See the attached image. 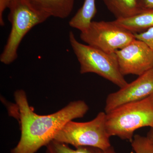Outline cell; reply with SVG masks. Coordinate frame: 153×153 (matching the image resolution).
I'll list each match as a JSON object with an SVG mask.
<instances>
[{
    "instance_id": "obj_1",
    "label": "cell",
    "mask_w": 153,
    "mask_h": 153,
    "mask_svg": "<svg viewBox=\"0 0 153 153\" xmlns=\"http://www.w3.org/2000/svg\"><path fill=\"white\" fill-rule=\"evenodd\" d=\"M17 117L21 128V137L11 153H36L54 140L60 129L70 121L82 118L89 107L83 100L72 101L52 114L36 113L28 102L25 91L14 93Z\"/></svg>"
},
{
    "instance_id": "obj_2",
    "label": "cell",
    "mask_w": 153,
    "mask_h": 153,
    "mask_svg": "<svg viewBox=\"0 0 153 153\" xmlns=\"http://www.w3.org/2000/svg\"><path fill=\"white\" fill-rule=\"evenodd\" d=\"M106 127L110 137H117L131 142L137 130L144 127L153 128V95L107 113Z\"/></svg>"
},
{
    "instance_id": "obj_3",
    "label": "cell",
    "mask_w": 153,
    "mask_h": 153,
    "mask_svg": "<svg viewBox=\"0 0 153 153\" xmlns=\"http://www.w3.org/2000/svg\"><path fill=\"white\" fill-rule=\"evenodd\" d=\"M8 19L12 27L2 53L1 62L9 65L18 57V49L27 33L36 25L46 21L49 16L36 10L28 0H10Z\"/></svg>"
},
{
    "instance_id": "obj_4",
    "label": "cell",
    "mask_w": 153,
    "mask_h": 153,
    "mask_svg": "<svg viewBox=\"0 0 153 153\" xmlns=\"http://www.w3.org/2000/svg\"><path fill=\"white\" fill-rule=\"evenodd\" d=\"M69 40L71 48L80 65V73H94L122 88L128 84L121 73L117 55L109 53L76 40L70 31Z\"/></svg>"
},
{
    "instance_id": "obj_5",
    "label": "cell",
    "mask_w": 153,
    "mask_h": 153,
    "mask_svg": "<svg viewBox=\"0 0 153 153\" xmlns=\"http://www.w3.org/2000/svg\"><path fill=\"white\" fill-rule=\"evenodd\" d=\"M106 114L100 112L86 122L70 121L56 134L54 140L73 146H92L105 149L111 146L106 127Z\"/></svg>"
},
{
    "instance_id": "obj_6",
    "label": "cell",
    "mask_w": 153,
    "mask_h": 153,
    "mask_svg": "<svg viewBox=\"0 0 153 153\" xmlns=\"http://www.w3.org/2000/svg\"><path fill=\"white\" fill-rule=\"evenodd\" d=\"M80 38L87 45L107 53H115L136 39L134 35L112 22H91Z\"/></svg>"
},
{
    "instance_id": "obj_7",
    "label": "cell",
    "mask_w": 153,
    "mask_h": 153,
    "mask_svg": "<svg viewBox=\"0 0 153 153\" xmlns=\"http://www.w3.org/2000/svg\"><path fill=\"white\" fill-rule=\"evenodd\" d=\"M121 73L139 76L153 68V51L143 41L135 39L115 52Z\"/></svg>"
},
{
    "instance_id": "obj_8",
    "label": "cell",
    "mask_w": 153,
    "mask_h": 153,
    "mask_svg": "<svg viewBox=\"0 0 153 153\" xmlns=\"http://www.w3.org/2000/svg\"><path fill=\"white\" fill-rule=\"evenodd\" d=\"M153 95V68L107 97L105 112L131 102L141 101Z\"/></svg>"
},
{
    "instance_id": "obj_9",
    "label": "cell",
    "mask_w": 153,
    "mask_h": 153,
    "mask_svg": "<svg viewBox=\"0 0 153 153\" xmlns=\"http://www.w3.org/2000/svg\"><path fill=\"white\" fill-rule=\"evenodd\" d=\"M75 0H28L36 10L49 17L67 18L74 7Z\"/></svg>"
},
{
    "instance_id": "obj_10",
    "label": "cell",
    "mask_w": 153,
    "mask_h": 153,
    "mask_svg": "<svg viewBox=\"0 0 153 153\" xmlns=\"http://www.w3.org/2000/svg\"><path fill=\"white\" fill-rule=\"evenodd\" d=\"M113 22L133 34L143 33L153 27V9L143 10L133 16Z\"/></svg>"
},
{
    "instance_id": "obj_11",
    "label": "cell",
    "mask_w": 153,
    "mask_h": 153,
    "mask_svg": "<svg viewBox=\"0 0 153 153\" xmlns=\"http://www.w3.org/2000/svg\"><path fill=\"white\" fill-rule=\"evenodd\" d=\"M97 13L95 0H85L82 7L69 21V26L80 33L84 32L89 27Z\"/></svg>"
},
{
    "instance_id": "obj_12",
    "label": "cell",
    "mask_w": 153,
    "mask_h": 153,
    "mask_svg": "<svg viewBox=\"0 0 153 153\" xmlns=\"http://www.w3.org/2000/svg\"><path fill=\"white\" fill-rule=\"evenodd\" d=\"M116 19H126L141 11L138 0H102Z\"/></svg>"
},
{
    "instance_id": "obj_13",
    "label": "cell",
    "mask_w": 153,
    "mask_h": 153,
    "mask_svg": "<svg viewBox=\"0 0 153 153\" xmlns=\"http://www.w3.org/2000/svg\"><path fill=\"white\" fill-rule=\"evenodd\" d=\"M46 147V153H117L112 146L105 149L92 146H80L73 149L67 144L54 140Z\"/></svg>"
},
{
    "instance_id": "obj_14",
    "label": "cell",
    "mask_w": 153,
    "mask_h": 153,
    "mask_svg": "<svg viewBox=\"0 0 153 153\" xmlns=\"http://www.w3.org/2000/svg\"><path fill=\"white\" fill-rule=\"evenodd\" d=\"M131 143L135 153H153V143L147 137L135 135Z\"/></svg>"
},
{
    "instance_id": "obj_15",
    "label": "cell",
    "mask_w": 153,
    "mask_h": 153,
    "mask_svg": "<svg viewBox=\"0 0 153 153\" xmlns=\"http://www.w3.org/2000/svg\"><path fill=\"white\" fill-rule=\"evenodd\" d=\"M134 35L136 39L143 41L153 51V27L143 33Z\"/></svg>"
},
{
    "instance_id": "obj_16",
    "label": "cell",
    "mask_w": 153,
    "mask_h": 153,
    "mask_svg": "<svg viewBox=\"0 0 153 153\" xmlns=\"http://www.w3.org/2000/svg\"><path fill=\"white\" fill-rule=\"evenodd\" d=\"M10 0H0V25L2 27L4 26L3 19V13L6 9L7 8L8 4Z\"/></svg>"
},
{
    "instance_id": "obj_17",
    "label": "cell",
    "mask_w": 153,
    "mask_h": 153,
    "mask_svg": "<svg viewBox=\"0 0 153 153\" xmlns=\"http://www.w3.org/2000/svg\"><path fill=\"white\" fill-rule=\"evenodd\" d=\"M140 8L142 10L153 9V0H138Z\"/></svg>"
},
{
    "instance_id": "obj_18",
    "label": "cell",
    "mask_w": 153,
    "mask_h": 153,
    "mask_svg": "<svg viewBox=\"0 0 153 153\" xmlns=\"http://www.w3.org/2000/svg\"><path fill=\"white\" fill-rule=\"evenodd\" d=\"M147 137L149 138H153V128H151L149 131L148 132Z\"/></svg>"
},
{
    "instance_id": "obj_19",
    "label": "cell",
    "mask_w": 153,
    "mask_h": 153,
    "mask_svg": "<svg viewBox=\"0 0 153 153\" xmlns=\"http://www.w3.org/2000/svg\"><path fill=\"white\" fill-rule=\"evenodd\" d=\"M149 138V139L151 141H152V142L153 143V138Z\"/></svg>"
}]
</instances>
